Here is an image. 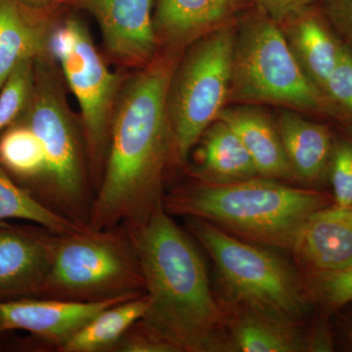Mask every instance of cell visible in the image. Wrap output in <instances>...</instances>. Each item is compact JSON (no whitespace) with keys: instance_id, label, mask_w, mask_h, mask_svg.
<instances>
[{"instance_id":"6da1fadb","label":"cell","mask_w":352,"mask_h":352,"mask_svg":"<svg viewBox=\"0 0 352 352\" xmlns=\"http://www.w3.org/2000/svg\"><path fill=\"white\" fill-rule=\"evenodd\" d=\"M182 55L159 51L150 63L124 80L90 208L89 228L134 226L163 203L164 171L173 157L168 87Z\"/></svg>"},{"instance_id":"7a4b0ae2","label":"cell","mask_w":352,"mask_h":352,"mask_svg":"<svg viewBox=\"0 0 352 352\" xmlns=\"http://www.w3.org/2000/svg\"><path fill=\"white\" fill-rule=\"evenodd\" d=\"M129 232L150 305L136 323L176 352L219 351L226 317L210 291L207 270L195 245L180 230L163 203Z\"/></svg>"},{"instance_id":"3957f363","label":"cell","mask_w":352,"mask_h":352,"mask_svg":"<svg viewBox=\"0 0 352 352\" xmlns=\"http://www.w3.org/2000/svg\"><path fill=\"white\" fill-rule=\"evenodd\" d=\"M332 201L323 192L254 177L178 189L164 197L163 206L170 214L205 220L261 244L292 248L307 217Z\"/></svg>"},{"instance_id":"277c9868","label":"cell","mask_w":352,"mask_h":352,"mask_svg":"<svg viewBox=\"0 0 352 352\" xmlns=\"http://www.w3.org/2000/svg\"><path fill=\"white\" fill-rule=\"evenodd\" d=\"M229 98L333 120L330 103L300 68L281 27L256 4L241 14L236 24Z\"/></svg>"},{"instance_id":"5b68a950","label":"cell","mask_w":352,"mask_h":352,"mask_svg":"<svg viewBox=\"0 0 352 352\" xmlns=\"http://www.w3.org/2000/svg\"><path fill=\"white\" fill-rule=\"evenodd\" d=\"M50 55L36 60L31 98L16 122L29 126L41 140L46 157L44 203L80 226H88L92 198L83 135L69 113L61 82Z\"/></svg>"},{"instance_id":"8992f818","label":"cell","mask_w":352,"mask_h":352,"mask_svg":"<svg viewBox=\"0 0 352 352\" xmlns=\"http://www.w3.org/2000/svg\"><path fill=\"white\" fill-rule=\"evenodd\" d=\"M145 280L124 227L58 236L41 298L94 302L142 295Z\"/></svg>"},{"instance_id":"52a82bcc","label":"cell","mask_w":352,"mask_h":352,"mask_svg":"<svg viewBox=\"0 0 352 352\" xmlns=\"http://www.w3.org/2000/svg\"><path fill=\"white\" fill-rule=\"evenodd\" d=\"M237 21L198 39L180 57L171 78L168 113L173 157L186 161L194 146L219 119L230 96Z\"/></svg>"},{"instance_id":"ba28073f","label":"cell","mask_w":352,"mask_h":352,"mask_svg":"<svg viewBox=\"0 0 352 352\" xmlns=\"http://www.w3.org/2000/svg\"><path fill=\"white\" fill-rule=\"evenodd\" d=\"M48 55L61 67L80 105L88 170L96 191L107 156L113 110L126 76L111 71L87 25L76 16L55 20Z\"/></svg>"},{"instance_id":"9c48e42d","label":"cell","mask_w":352,"mask_h":352,"mask_svg":"<svg viewBox=\"0 0 352 352\" xmlns=\"http://www.w3.org/2000/svg\"><path fill=\"white\" fill-rule=\"evenodd\" d=\"M189 223L227 289L245 307L289 322L305 314V289L281 258L235 239L210 222L189 219Z\"/></svg>"},{"instance_id":"30bf717a","label":"cell","mask_w":352,"mask_h":352,"mask_svg":"<svg viewBox=\"0 0 352 352\" xmlns=\"http://www.w3.org/2000/svg\"><path fill=\"white\" fill-rule=\"evenodd\" d=\"M62 6L89 14L109 56L122 66L141 68L159 53L153 0H62Z\"/></svg>"},{"instance_id":"8fae6325","label":"cell","mask_w":352,"mask_h":352,"mask_svg":"<svg viewBox=\"0 0 352 352\" xmlns=\"http://www.w3.org/2000/svg\"><path fill=\"white\" fill-rule=\"evenodd\" d=\"M58 236L28 222L0 223V302L41 298Z\"/></svg>"},{"instance_id":"7c38bea8","label":"cell","mask_w":352,"mask_h":352,"mask_svg":"<svg viewBox=\"0 0 352 352\" xmlns=\"http://www.w3.org/2000/svg\"><path fill=\"white\" fill-rule=\"evenodd\" d=\"M141 295L122 296L94 302L50 298L0 302V335L23 331L57 349L63 346L103 310Z\"/></svg>"},{"instance_id":"4fadbf2b","label":"cell","mask_w":352,"mask_h":352,"mask_svg":"<svg viewBox=\"0 0 352 352\" xmlns=\"http://www.w3.org/2000/svg\"><path fill=\"white\" fill-rule=\"evenodd\" d=\"M254 0H157L153 24L163 50L182 54L195 41L236 22Z\"/></svg>"},{"instance_id":"5bb4252c","label":"cell","mask_w":352,"mask_h":352,"mask_svg":"<svg viewBox=\"0 0 352 352\" xmlns=\"http://www.w3.org/2000/svg\"><path fill=\"white\" fill-rule=\"evenodd\" d=\"M278 24L308 80L324 94L344 43L329 19L323 1L298 9Z\"/></svg>"},{"instance_id":"9a60e30c","label":"cell","mask_w":352,"mask_h":352,"mask_svg":"<svg viewBox=\"0 0 352 352\" xmlns=\"http://www.w3.org/2000/svg\"><path fill=\"white\" fill-rule=\"evenodd\" d=\"M292 249L314 270L333 272L352 266V207H326L310 214Z\"/></svg>"},{"instance_id":"2e32d148","label":"cell","mask_w":352,"mask_h":352,"mask_svg":"<svg viewBox=\"0 0 352 352\" xmlns=\"http://www.w3.org/2000/svg\"><path fill=\"white\" fill-rule=\"evenodd\" d=\"M56 16L32 10L18 0H0V90L21 62L47 56Z\"/></svg>"},{"instance_id":"e0dca14e","label":"cell","mask_w":352,"mask_h":352,"mask_svg":"<svg viewBox=\"0 0 352 352\" xmlns=\"http://www.w3.org/2000/svg\"><path fill=\"white\" fill-rule=\"evenodd\" d=\"M277 127L294 176L307 183L328 179L335 140L330 127L292 111L280 113Z\"/></svg>"},{"instance_id":"ac0fdd59","label":"cell","mask_w":352,"mask_h":352,"mask_svg":"<svg viewBox=\"0 0 352 352\" xmlns=\"http://www.w3.org/2000/svg\"><path fill=\"white\" fill-rule=\"evenodd\" d=\"M228 124L251 155L258 175L270 179L295 177L285 153L277 124L252 107L224 108L219 119Z\"/></svg>"},{"instance_id":"d6986e66","label":"cell","mask_w":352,"mask_h":352,"mask_svg":"<svg viewBox=\"0 0 352 352\" xmlns=\"http://www.w3.org/2000/svg\"><path fill=\"white\" fill-rule=\"evenodd\" d=\"M198 151L204 182L231 183L258 175L251 155L228 124L217 120L201 136Z\"/></svg>"},{"instance_id":"ffe728a7","label":"cell","mask_w":352,"mask_h":352,"mask_svg":"<svg viewBox=\"0 0 352 352\" xmlns=\"http://www.w3.org/2000/svg\"><path fill=\"white\" fill-rule=\"evenodd\" d=\"M150 305L147 294L103 310L60 347L61 352L113 351L120 339L144 316Z\"/></svg>"},{"instance_id":"44dd1931","label":"cell","mask_w":352,"mask_h":352,"mask_svg":"<svg viewBox=\"0 0 352 352\" xmlns=\"http://www.w3.org/2000/svg\"><path fill=\"white\" fill-rule=\"evenodd\" d=\"M234 347L245 352L307 351V340L294 328L293 322L245 307L231 322Z\"/></svg>"},{"instance_id":"7402d4cb","label":"cell","mask_w":352,"mask_h":352,"mask_svg":"<svg viewBox=\"0 0 352 352\" xmlns=\"http://www.w3.org/2000/svg\"><path fill=\"white\" fill-rule=\"evenodd\" d=\"M7 221L36 224L58 235L80 232L88 228L64 217L17 184L0 164V223Z\"/></svg>"},{"instance_id":"603a6c76","label":"cell","mask_w":352,"mask_h":352,"mask_svg":"<svg viewBox=\"0 0 352 352\" xmlns=\"http://www.w3.org/2000/svg\"><path fill=\"white\" fill-rule=\"evenodd\" d=\"M0 164L20 179L41 182L46 168L45 152L29 126L15 122L0 134Z\"/></svg>"},{"instance_id":"cb8c5ba5","label":"cell","mask_w":352,"mask_h":352,"mask_svg":"<svg viewBox=\"0 0 352 352\" xmlns=\"http://www.w3.org/2000/svg\"><path fill=\"white\" fill-rule=\"evenodd\" d=\"M36 80V60L21 62L0 90V134L12 126L31 98Z\"/></svg>"},{"instance_id":"d4e9b609","label":"cell","mask_w":352,"mask_h":352,"mask_svg":"<svg viewBox=\"0 0 352 352\" xmlns=\"http://www.w3.org/2000/svg\"><path fill=\"white\" fill-rule=\"evenodd\" d=\"M324 95L333 109V120L352 134V52L346 44L326 83Z\"/></svg>"},{"instance_id":"484cf974","label":"cell","mask_w":352,"mask_h":352,"mask_svg":"<svg viewBox=\"0 0 352 352\" xmlns=\"http://www.w3.org/2000/svg\"><path fill=\"white\" fill-rule=\"evenodd\" d=\"M309 292L330 311L346 307L352 302V266L333 272H314Z\"/></svg>"},{"instance_id":"4316f807","label":"cell","mask_w":352,"mask_h":352,"mask_svg":"<svg viewBox=\"0 0 352 352\" xmlns=\"http://www.w3.org/2000/svg\"><path fill=\"white\" fill-rule=\"evenodd\" d=\"M328 179L333 201L340 208L352 207V138L333 140Z\"/></svg>"},{"instance_id":"83f0119b","label":"cell","mask_w":352,"mask_h":352,"mask_svg":"<svg viewBox=\"0 0 352 352\" xmlns=\"http://www.w3.org/2000/svg\"><path fill=\"white\" fill-rule=\"evenodd\" d=\"M113 351L118 352H176L173 346L162 342L134 325L120 339Z\"/></svg>"},{"instance_id":"f1b7e54d","label":"cell","mask_w":352,"mask_h":352,"mask_svg":"<svg viewBox=\"0 0 352 352\" xmlns=\"http://www.w3.org/2000/svg\"><path fill=\"white\" fill-rule=\"evenodd\" d=\"M324 6L336 31L352 52V0H330Z\"/></svg>"},{"instance_id":"f546056e","label":"cell","mask_w":352,"mask_h":352,"mask_svg":"<svg viewBox=\"0 0 352 352\" xmlns=\"http://www.w3.org/2000/svg\"><path fill=\"white\" fill-rule=\"evenodd\" d=\"M316 1L318 0H254V4L263 9L277 23L281 22L298 9Z\"/></svg>"},{"instance_id":"4dcf8cb0","label":"cell","mask_w":352,"mask_h":352,"mask_svg":"<svg viewBox=\"0 0 352 352\" xmlns=\"http://www.w3.org/2000/svg\"><path fill=\"white\" fill-rule=\"evenodd\" d=\"M23 6L43 13H56L62 8V0H18Z\"/></svg>"},{"instance_id":"1f68e13d","label":"cell","mask_w":352,"mask_h":352,"mask_svg":"<svg viewBox=\"0 0 352 352\" xmlns=\"http://www.w3.org/2000/svg\"><path fill=\"white\" fill-rule=\"evenodd\" d=\"M349 342H351V346H352V324L351 326V330H349Z\"/></svg>"},{"instance_id":"d6a6232c","label":"cell","mask_w":352,"mask_h":352,"mask_svg":"<svg viewBox=\"0 0 352 352\" xmlns=\"http://www.w3.org/2000/svg\"><path fill=\"white\" fill-rule=\"evenodd\" d=\"M322 1H323V3H328L330 0H322Z\"/></svg>"}]
</instances>
